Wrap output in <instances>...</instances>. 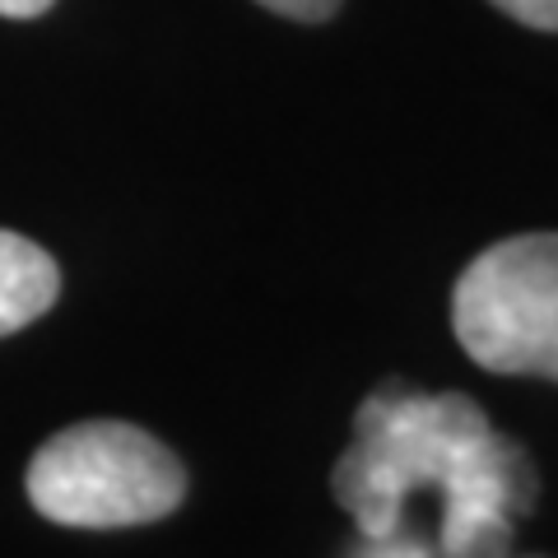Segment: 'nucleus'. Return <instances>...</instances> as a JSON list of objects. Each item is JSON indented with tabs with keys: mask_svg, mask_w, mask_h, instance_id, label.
<instances>
[{
	"mask_svg": "<svg viewBox=\"0 0 558 558\" xmlns=\"http://www.w3.org/2000/svg\"><path fill=\"white\" fill-rule=\"evenodd\" d=\"M424 488L442 498V558H508L517 521L539 498L531 451L488 424L470 396L387 381L359 405L330 494L363 539H381L405 526V502Z\"/></svg>",
	"mask_w": 558,
	"mask_h": 558,
	"instance_id": "f257e3e1",
	"label": "nucleus"
},
{
	"mask_svg": "<svg viewBox=\"0 0 558 558\" xmlns=\"http://www.w3.org/2000/svg\"><path fill=\"white\" fill-rule=\"evenodd\" d=\"M33 512L75 531L149 526L186 502L178 451L126 418H84L47 438L28 461Z\"/></svg>",
	"mask_w": 558,
	"mask_h": 558,
	"instance_id": "f03ea898",
	"label": "nucleus"
},
{
	"mask_svg": "<svg viewBox=\"0 0 558 558\" xmlns=\"http://www.w3.org/2000/svg\"><path fill=\"white\" fill-rule=\"evenodd\" d=\"M451 330L484 373L558 381V233L502 238L470 260Z\"/></svg>",
	"mask_w": 558,
	"mask_h": 558,
	"instance_id": "7ed1b4c3",
	"label": "nucleus"
},
{
	"mask_svg": "<svg viewBox=\"0 0 558 558\" xmlns=\"http://www.w3.org/2000/svg\"><path fill=\"white\" fill-rule=\"evenodd\" d=\"M61 299V266L24 233L0 229V340L47 317Z\"/></svg>",
	"mask_w": 558,
	"mask_h": 558,
	"instance_id": "20e7f679",
	"label": "nucleus"
},
{
	"mask_svg": "<svg viewBox=\"0 0 558 558\" xmlns=\"http://www.w3.org/2000/svg\"><path fill=\"white\" fill-rule=\"evenodd\" d=\"M359 558H442L438 549H428L418 535H381V539H363Z\"/></svg>",
	"mask_w": 558,
	"mask_h": 558,
	"instance_id": "39448f33",
	"label": "nucleus"
},
{
	"mask_svg": "<svg viewBox=\"0 0 558 558\" xmlns=\"http://www.w3.org/2000/svg\"><path fill=\"white\" fill-rule=\"evenodd\" d=\"M260 10H270V14H279V20H299V24H322V20H330L344 0H256Z\"/></svg>",
	"mask_w": 558,
	"mask_h": 558,
	"instance_id": "423d86ee",
	"label": "nucleus"
},
{
	"mask_svg": "<svg viewBox=\"0 0 558 558\" xmlns=\"http://www.w3.org/2000/svg\"><path fill=\"white\" fill-rule=\"evenodd\" d=\"M488 5H498L502 14H512L517 24L558 33V0H488Z\"/></svg>",
	"mask_w": 558,
	"mask_h": 558,
	"instance_id": "0eeeda50",
	"label": "nucleus"
},
{
	"mask_svg": "<svg viewBox=\"0 0 558 558\" xmlns=\"http://www.w3.org/2000/svg\"><path fill=\"white\" fill-rule=\"evenodd\" d=\"M57 0H0V20H38Z\"/></svg>",
	"mask_w": 558,
	"mask_h": 558,
	"instance_id": "6e6552de",
	"label": "nucleus"
}]
</instances>
